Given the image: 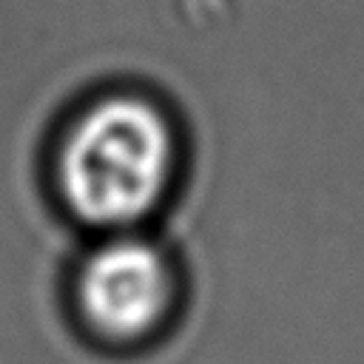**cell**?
<instances>
[{"instance_id":"obj_2","label":"cell","mask_w":364,"mask_h":364,"mask_svg":"<svg viewBox=\"0 0 364 364\" xmlns=\"http://www.w3.org/2000/svg\"><path fill=\"white\" fill-rule=\"evenodd\" d=\"M179 296L173 259L136 230L102 233L71 276V307L80 327L111 347L159 338L179 310Z\"/></svg>"},{"instance_id":"obj_1","label":"cell","mask_w":364,"mask_h":364,"mask_svg":"<svg viewBox=\"0 0 364 364\" xmlns=\"http://www.w3.org/2000/svg\"><path fill=\"white\" fill-rule=\"evenodd\" d=\"M173 117L134 88L102 91L63 125L51 182L63 208L100 233L136 230L168 199L179 176Z\"/></svg>"}]
</instances>
